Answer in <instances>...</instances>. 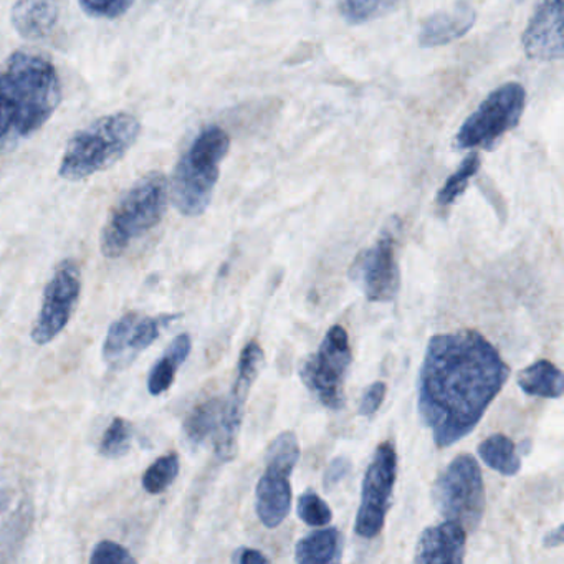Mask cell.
Returning <instances> with one entry per match:
<instances>
[{
  "mask_svg": "<svg viewBox=\"0 0 564 564\" xmlns=\"http://www.w3.org/2000/svg\"><path fill=\"white\" fill-rule=\"evenodd\" d=\"M91 564H133L137 563L130 551L115 541H101L95 546L90 557Z\"/></svg>",
  "mask_w": 564,
  "mask_h": 564,
  "instance_id": "f546056e",
  "label": "cell"
},
{
  "mask_svg": "<svg viewBox=\"0 0 564 564\" xmlns=\"http://www.w3.org/2000/svg\"><path fill=\"white\" fill-rule=\"evenodd\" d=\"M467 530L455 521L445 520L427 528L419 538L414 561L421 564L464 563Z\"/></svg>",
  "mask_w": 564,
  "mask_h": 564,
  "instance_id": "9a60e30c",
  "label": "cell"
},
{
  "mask_svg": "<svg viewBox=\"0 0 564 564\" xmlns=\"http://www.w3.org/2000/svg\"><path fill=\"white\" fill-rule=\"evenodd\" d=\"M521 41L531 61H561L563 58V0H540Z\"/></svg>",
  "mask_w": 564,
  "mask_h": 564,
  "instance_id": "5bb4252c",
  "label": "cell"
},
{
  "mask_svg": "<svg viewBox=\"0 0 564 564\" xmlns=\"http://www.w3.org/2000/svg\"><path fill=\"white\" fill-rule=\"evenodd\" d=\"M265 355L259 343L250 341L243 348L239 359V371L234 381L232 391L224 402L223 419L216 437V455L223 462H230L236 458L239 447V434L242 429L243 414H246V402L250 389L256 382L257 376L262 371Z\"/></svg>",
  "mask_w": 564,
  "mask_h": 564,
  "instance_id": "7c38bea8",
  "label": "cell"
},
{
  "mask_svg": "<svg viewBox=\"0 0 564 564\" xmlns=\"http://www.w3.org/2000/svg\"><path fill=\"white\" fill-rule=\"evenodd\" d=\"M62 82L47 57L19 51L0 65V154L34 137L57 111Z\"/></svg>",
  "mask_w": 564,
  "mask_h": 564,
  "instance_id": "7a4b0ae2",
  "label": "cell"
},
{
  "mask_svg": "<svg viewBox=\"0 0 564 564\" xmlns=\"http://www.w3.org/2000/svg\"><path fill=\"white\" fill-rule=\"evenodd\" d=\"M351 467L352 464L348 457H336L335 460L326 467L325 475H323V487H325V490H332L339 481L345 480Z\"/></svg>",
  "mask_w": 564,
  "mask_h": 564,
  "instance_id": "1f68e13d",
  "label": "cell"
},
{
  "mask_svg": "<svg viewBox=\"0 0 564 564\" xmlns=\"http://www.w3.org/2000/svg\"><path fill=\"white\" fill-rule=\"evenodd\" d=\"M349 279L365 293L369 302L388 303L401 289V270L395 259V230L389 229L368 249L362 250L351 269Z\"/></svg>",
  "mask_w": 564,
  "mask_h": 564,
  "instance_id": "8fae6325",
  "label": "cell"
},
{
  "mask_svg": "<svg viewBox=\"0 0 564 564\" xmlns=\"http://www.w3.org/2000/svg\"><path fill=\"white\" fill-rule=\"evenodd\" d=\"M134 0H80L82 9L91 18L117 19L133 6Z\"/></svg>",
  "mask_w": 564,
  "mask_h": 564,
  "instance_id": "f1b7e54d",
  "label": "cell"
},
{
  "mask_svg": "<svg viewBox=\"0 0 564 564\" xmlns=\"http://www.w3.org/2000/svg\"><path fill=\"white\" fill-rule=\"evenodd\" d=\"M478 455L488 467L494 468L495 471L505 475V477H513L520 471V454H518L517 445L507 435L495 434L485 438L478 445Z\"/></svg>",
  "mask_w": 564,
  "mask_h": 564,
  "instance_id": "44dd1931",
  "label": "cell"
},
{
  "mask_svg": "<svg viewBox=\"0 0 564 564\" xmlns=\"http://www.w3.org/2000/svg\"><path fill=\"white\" fill-rule=\"evenodd\" d=\"M386 392H388V386L382 381L372 382L365 394H362L361 402H359L358 414L365 415V417H371L381 408L382 402L386 399Z\"/></svg>",
  "mask_w": 564,
  "mask_h": 564,
  "instance_id": "4dcf8cb0",
  "label": "cell"
},
{
  "mask_svg": "<svg viewBox=\"0 0 564 564\" xmlns=\"http://www.w3.org/2000/svg\"><path fill=\"white\" fill-rule=\"evenodd\" d=\"M510 366L475 329L429 339L417 382V412L437 447L467 437L500 394Z\"/></svg>",
  "mask_w": 564,
  "mask_h": 564,
  "instance_id": "6da1fadb",
  "label": "cell"
},
{
  "mask_svg": "<svg viewBox=\"0 0 564 564\" xmlns=\"http://www.w3.org/2000/svg\"><path fill=\"white\" fill-rule=\"evenodd\" d=\"M517 382L528 395L544 399H560L563 395V371L546 359L533 362L520 371Z\"/></svg>",
  "mask_w": 564,
  "mask_h": 564,
  "instance_id": "ac0fdd59",
  "label": "cell"
},
{
  "mask_svg": "<svg viewBox=\"0 0 564 564\" xmlns=\"http://www.w3.org/2000/svg\"><path fill=\"white\" fill-rule=\"evenodd\" d=\"M167 204V181L150 173L133 184L111 209L101 230V253L107 259L123 256L134 240L153 230L163 219Z\"/></svg>",
  "mask_w": 564,
  "mask_h": 564,
  "instance_id": "277c9868",
  "label": "cell"
},
{
  "mask_svg": "<svg viewBox=\"0 0 564 564\" xmlns=\"http://www.w3.org/2000/svg\"><path fill=\"white\" fill-rule=\"evenodd\" d=\"M339 557H341V534L336 528L313 531L296 543V563L326 564L339 561Z\"/></svg>",
  "mask_w": 564,
  "mask_h": 564,
  "instance_id": "d6986e66",
  "label": "cell"
},
{
  "mask_svg": "<svg viewBox=\"0 0 564 564\" xmlns=\"http://www.w3.org/2000/svg\"><path fill=\"white\" fill-rule=\"evenodd\" d=\"M224 402L214 398L197 405L184 422V434L193 445H200L219 429Z\"/></svg>",
  "mask_w": 564,
  "mask_h": 564,
  "instance_id": "7402d4cb",
  "label": "cell"
},
{
  "mask_svg": "<svg viewBox=\"0 0 564 564\" xmlns=\"http://www.w3.org/2000/svg\"><path fill=\"white\" fill-rule=\"evenodd\" d=\"M133 442V427L123 417H115L101 438L100 454L107 458H120L127 455Z\"/></svg>",
  "mask_w": 564,
  "mask_h": 564,
  "instance_id": "484cf974",
  "label": "cell"
},
{
  "mask_svg": "<svg viewBox=\"0 0 564 564\" xmlns=\"http://www.w3.org/2000/svg\"><path fill=\"white\" fill-rule=\"evenodd\" d=\"M296 511H299L300 520L305 521L310 527H328L333 520L332 508L328 507V503L318 494L312 490L305 491L299 498Z\"/></svg>",
  "mask_w": 564,
  "mask_h": 564,
  "instance_id": "4316f807",
  "label": "cell"
},
{
  "mask_svg": "<svg viewBox=\"0 0 564 564\" xmlns=\"http://www.w3.org/2000/svg\"><path fill=\"white\" fill-rule=\"evenodd\" d=\"M432 503L445 520L477 530L485 513V485L474 455H457L444 468L432 485Z\"/></svg>",
  "mask_w": 564,
  "mask_h": 564,
  "instance_id": "8992f818",
  "label": "cell"
},
{
  "mask_svg": "<svg viewBox=\"0 0 564 564\" xmlns=\"http://www.w3.org/2000/svg\"><path fill=\"white\" fill-rule=\"evenodd\" d=\"M181 462L180 455L171 454L163 455L158 458L153 465L148 467L143 475V487L148 494L160 495L166 491L180 474Z\"/></svg>",
  "mask_w": 564,
  "mask_h": 564,
  "instance_id": "cb8c5ba5",
  "label": "cell"
},
{
  "mask_svg": "<svg viewBox=\"0 0 564 564\" xmlns=\"http://www.w3.org/2000/svg\"><path fill=\"white\" fill-rule=\"evenodd\" d=\"M6 503H8V498H4V495L0 494V510L4 508Z\"/></svg>",
  "mask_w": 564,
  "mask_h": 564,
  "instance_id": "e575fe53",
  "label": "cell"
},
{
  "mask_svg": "<svg viewBox=\"0 0 564 564\" xmlns=\"http://www.w3.org/2000/svg\"><path fill=\"white\" fill-rule=\"evenodd\" d=\"M229 148L230 138L223 128L207 127L181 156L173 176V203L181 214L196 217L206 213Z\"/></svg>",
  "mask_w": 564,
  "mask_h": 564,
  "instance_id": "5b68a950",
  "label": "cell"
},
{
  "mask_svg": "<svg viewBox=\"0 0 564 564\" xmlns=\"http://www.w3.org/2000/svg\"><path fill=\"white\" fill-rule=\"evenodd\" d=\"M140 133V121L133 115L113 113L100 118L68 141L58 174L75 183L110 170L127 156Z\"/></svg>",
  "mask_w": 564,
  "mask_h": 564,
  "instance_id": "3957f363",
  "label": "cell"
},
{
  "mask_svg": "<svg viewBox=\"0 0 564 564\" xmlns=\"http://www.w3.org/2000/svg\"><path fill=\"white\" fill-rule=\"evenodd\" d=\"M12 25L29 41H42L55 31L57 0H18L12 8Z\"/></svg>",
  "mask_w": 564,
  "mask_h": 564,
  "instance_id": "e0dca14e",
  "label": "cell"
},
{
  "mask_svg": "<svg viewBox=\"0 0 564 564\" xmlns=\"http://www.w3.org/2000/svg\"><path fill=\"white\" fill-rule=\"evenodd\" d=\"M480 170V156L478 153H470L465 158L457 171L448 177L447 183L438 191L437 204L441 207H448L465 193L471 177Z\"/></svg>",
  "mask_w": 564,
  "mask_h": 564,
  "instance_id": "d4e9b609",
  "label": "cell"
},
{
  "mask_svg": "<svg viewBox=\"0 0 564 564\" xmlns=\"http://www.w3.org/2000/svg\"><path fill=\"white\" fill-rule=\"evenodd\" d=\"M474 24V8L468 2H455L451 8L435 12L422 24L419 44L424 48L451 44L464 37Z\"/></svg>",
  "mask_w": 564,
  "mask_h": 564,
  "instance_id": "2e32d148",
  "label": "cell"
},
{
  "mask_svg": "<svg viewBox=\"0 0 564 564\" xmlns=\"http://www.w3.org/2000/svg\"><path fill=\"white\" fill-rule=\"evenodd\" d=\"M191 348H193V341H191L189 335H180L171 343L163 358L153 366L148 376V389L151 394H164L173 386L177 369L186 361Z\"/></svg>",
  "mask_w": 564,
  "mask_h": 564,
  "instance_id": "ffe728a7",
  "label": "cell"
},
{
  "mask_svg": "<svg viewBox=\"0 0 564 564\" xmlns=\"http://www.w3.org/2000/svg\"><path fill=\"white\" fill-rule=\"evenodd\" d=\"M351 361L348 333L335 325L326 333L318 351L303 362L300 378L319 404L339 411L345 405V382Z\"/></svg>",
  "mask_w": 564,
  "mask_h": 564,
  "instance_id": "ba28073f",
  "label": "cell"
},
{
  "mask_svg": "<svg viewBox=\"0 0 564 564\" xmlns=\"http://www.w3.org/2000/svg\"><path fill=\"white\" fill-rule=\"evenodd\" d=\"M300 460L299 438L293 432H282L267 451L265 474L256 488V510L267 528H279L292 508L290 477Z\"/></svg>",
  "mask_w": 564,
  "mask_h": 564,
  "instance_id": "52a82bcc",
  "label": "cell"
},
{
  "mask_svg": "<svg viewBox=\"0 0 564 564\" xmlns=\"http://www.w3.org/2000/svg\"><path fill=\"white\" fill-rule=\"evenodd\" d=\"M527 105V91L520 84L501 85L491 91L480 107L462 124L455 137V148L471 150L487 148L490 150L505 133L520 123Z\"/></svg>",
  "mask_w": 564,
  "mask_h": 564,
  "instance_id": "9c48e42d",
  "label": "cell"
},
{
  "mask_svg": "<svg viewBox=\"0 0 564 564\" xmlns=\"http://www.w3.org/2000/svg\"><path fill=\"white\" fill-rule=\"evenodd\" d=\"M138 313L130 312L121 316L108 329L107 339L104 345V356L111 365H121L123 361H131V339H133L134 325H137Z\"/></svg>",
  "mask_w": 564,
  "mask_h": 564,
  "instance_id": "603a6c76",
  "label": "cell"
},
{
  "mask_svg": "<svg viewBox=\"0 0 564 564\" xmlns=\"http://www.w3.org/2000/svg\"><path fill=\"white\" fill-rule=\"evenodd\" d=\"M234 563L239 564H263L269 563V557L262 551L253 550V547H240L234 553Z\"/></svg>",
  "mask_w": 564,
  "mask_h": 564,
  "instance_id": "d6a6232c",
  "label": "cell"
},
{
  "mask_svg": "<svg viewBox=\"0 0 564 564\" xmlns=\"http://www.w3.org/2000/svg\"><path fill=\"white\" fill-rule=\"evenodd\" d=\"M398 0H346L348 14L355 22L371 21L388 12Z\"/></svg>",
  "mask_w": 564,
  "mask_h": 564,
  "instance_id": "83f0119b",
  "label": "cell"
},
{
  "mask_svg": "<svg viewBox=\"0 0 564 564\" xmlns=\"http://www.w3.org/2000/svg\"><path fill=\"white\" fill-rule=\"evenodd\" d=\"M544 546L546 547H556L563 544V527H557L556 530L551 531L544 536L543 541Z\"/></svg>",
  "mask_w": 564,
  "mask_h": 564,
  "instance_id": "836d02e7",
  "label": "cell"
},
{
  "mask_svg": "<svg viewBox=\"0 0 564 564\" xmlns=\"http://www.w3.org/2000/svg\"><path fill=\"white\" fill-rule=\"evenodd\" d=\"M80 269L77 263H62L45 289L44 303L32 329V339L37 345H47L64 332L80 299Z\"/></svg>",
  "mask_w": 564,
  "mask_h": 564,
  "instance_id": "4fadbf2b",
  "label": "cell"
},
{
  "mask_svg": "<svg viewBox=\"0 0 564 564\" xmlns=\"http://www.w3.org/2000/svg\"><path fill=\"white\" fill-rule=\"evenodd\" d=\"M398 477V454L392 442L376 448L362 478L361 505L356 517V533L361 538L378 536L391 508L392 491Z\"/></svg>",
  "mask_w": 564,
  "mask_h": 564,
  "instance_id": "30bf717a",
  "label": "cell"
}]
</instances>
